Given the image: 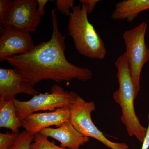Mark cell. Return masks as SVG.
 Masks as SVG:
<instances>
[{
  "label": "cell",
  "mask_w": 149,
  "mask_h": 149,
  "mask_svg": "<svg viewBox=\"0 0 149 149\" xmlns=\"http://www.w3.org/2000/svg\"><path fill=\"white\" fill-rule=\"evenodd\" d=\"M56 10L54 8L52 12L53 31L49 41L35 46L27 54L6 59L34 86L45 79L59 83L73 79L85 82L92 77L90 70L74 65L66 59L65 36L59 29Z\"/></svg>",
  "instance_id": "1"
},
{
  "label": "cell",
  "mask_w": 149,
  "mask_h": 149,
  "mask_svg": "<svg viewBox=\"0 0 149 149\" xmlns=\"http://www.w3.org/2000/svg\"><path fill=\"white\" fill-rule=\"evenodd\" d=\"M114 65L117 69L119 87L113 96L115 102L121 108L120 120L125 125L128 135L135 136L143 143L147 128L141 125L135 111L134 100L138 95L130 75L125 53L118 58Z\"/></svg>",
  "instance_id": "2"
},
{
  "label": "cell",
  "mask_w": 149,
  "mask_h": 149,
  "mask_svg": "<svg viewBox=\"0 0 149 149\" xmlns=\"http://www.w3.org/2000/svg\"><path fill=\"white\" fill-rule=\"evenodd\" d=\"M78 95L73 91H65L58 85L51 88L50 93H39L27 101L14 100L16 113L22 121L27 116L37 111H54L58 109L70 106Z\"/></svg>",
  "instance_id": "4"
},
{
  "label": "cell",
  "mask_w": 149,
  "mask_h": 149,
  "mask_svg": "<svg viewBox=\"0 0 149 149\" xmlns=\"http://www.w3.org/2000/svg\"><path fill=\"white\" fill-rule=\"evenodd\" d=\"M147 28V23L143 22L125 31L123 35L126 46L125 53L130 75L138 95L141 88V71L149 60V49L145 42Z\"/></svg>",
  "instance_id": "5"
},
{
  "label": "cell",
  "mask_w": 149,
  "mask_h": 149,
  "mask_svg": "<svg viewBox=\"0 0 149 149\" xmlns=\"http://www.w3.org/2000/svg\"><path fill=\"white\" fill-rule=\"evenodd\" d=\"M19 133H0V149H12Z\"/></svg>",
  "instance_id": "16"
},
{
  "label": "cell",
  "mask_w": 149,
  "mask_h": 149,
  "mask_svg": "<svg viewBox=\"0 0 149 149\" xmlns=\"http://www.w3.org/2000/svg\"><path fill=\"white\" fill-rule=\"evenodd\" d=\"M74 0H57V9L63 14L69 16L70 9H72L74 7Z\"/></svg>",
  "instance_id": "17"
},
{
  "label": "cell",
  "mask_w": 149,
  "mask_h": 149,
  "mask_svg": "<svg viewBox=\"0 0 149 149\" xmlns=\"http://www.w3.org/2000/svg\"><path fill=\"white\" fill-rule=\"evenodd\" d=\"M37 10L38 12L41 17L44 16L45 14V7L47 3L49 1L48 0H37Z\"/></svg>",
  "instance_id": "20"
},
{
  "label": "cell",
  "mask_w": 149,
  "mask_h": 149,
  "mask_svg": "<svg viewBox=\"0 0 149 149\" xmlns=\"http://www.w3.org/2000/svg\"><path fill=\"white\" fill-rule=\"evenodd\" d=\"M12 2L10 0H1L0 1V23L1 24L2 22L4 17Z\"/></svg>",
  "instance_id": "18"
},
{
  "label": "cell",
  "mask_w": 149,
  "mask_h": 149,
  "mask_svg": "<svg viewBox=\"0 0 149 149\" xmlns=\"http://www.w3.org/2000/svg\"><path fill=\"white\" fill-rule=\"evenodd\" d=\"M70 106L58 109L54 111L43 113H33L22 121L25 130L35 135L45 128L55 125L59 127L66 122H70Z\"/></svg>",
  "instance_id": "10"
},
{
  "label": "cell",
  "mask_w": 149,
  "mask_h": 149,
  "mask_svg": "<svg viewBox=\"0 0 149 149\" xmlns=\"http://www.w3.org/2000/svg\"><path fill=\"white\" fill-rule=\"evenodd\" d=\"M1 62L13 56L27 54L35 47L29 33L3 28H1Z\"/></svg>",
  "instance_id": "9"
},
{
  "label": "cell",
  "mask_w": 149,
  "mask_h": 149,
  "mask_svg": "<svg viewBox=\"0 0 149 149\" xmlns=\"http://www.w3.org/2000/svg\"><path fill=\"white\" fill-rule=\"evenodd\" d=\"M34 87L15 68L0 69V99L14 101L20 93L36 95L39 93Z\"/></svg>",
  "instance_id": "8"
},
{
  "label": "cell",
  "mask_w": 149,
  "mask_h": 149,
  "mask_svg": "<svg viewBox=\"0 0 149 149\" xmlns=\"http://www.w3.org/2000/svg\"><path fill=\"white\" fill-rule=\"evenodd\" d=\"M37 0L13 1L6 13L1 27L19 32H35L41 21L37 10Z\"/></svg>",
  "instance_id": "7"
},
{
  "label": "cell",
  "mask_w": 149,
  "mask_h": 149,
  "mask_svg": "<svg viewBox=\"0 0 149 149\" xmlns=\"http://www.w3.org/2000/svg\"><path fill=\"white\" fill-rule=\"evenodd\" d=\"M96 109L93 101L86 102L78 95L70 106V122L81 134L89 138H93L101 142L111 149H128L124 143H114L109 141L94 124L91 114Z\"/></svg>",
  "instance_id": "6"
},
{
  "label": "cell",
  "mask_w": 149,
  "mask_h": 149,
  "mask_svg": "<svg viewBox=\"0 0 149 149\" xmlns=\"http://www.w3.org/2000/svg\"><path fill=\"white\" fill-rule=\"evenodd\" d=\"M40 133L55 139L60 143V146L68 149H79L90 141V138L78 132L70 122L64 123L57 128H45Z\"/></svg>",
  "instance_id": "11"
},
{
  "label": "cell",
  "mask_w": 149,
  "mask_h": 149,
  "mask_svg": "<svg viewBox=\"0 0 149 149\" xmlns=\"http://www.w3.org/2000/svg\"><path fill=\"white\" fill-rule=\"evenodd\" d=\"M35 135L26 130L19 133L12 149H30V145L35 139Z\"/></svg>",
  "instance_id": "15"
},
{
  "label": "cell",
  "mask_w": 149,
  "mask_h": 149,
  "mask_svg": "<svg viewBox=\"0 0 149 149\" xmlns=\"http://www.w3.org/2000/svg\"><path fill=\"white\" fill-rule=\"evenodd\" d=\"M48 138L40 133L35 134L34 142L30 145V149H68L57 146Z\"/></svg>",
  "instance_id": "14"
},
{
  "label": "cell",
  "mask_w": 149,
  "mask_h": 149,
  "mask_svg": "<svg viewBox=\"0 0 149 149\" xmlns=\"http://www.w3.org/2000/svg\"><path fill=\"white\" fill-rule=\"evenodd\" d=\"M22 120L17 114L14 102L0 99V128L10 129L13 133H19Z\"/></svg>",
  "instance_id": "13"
},
{
  "label": "cell",
  "mask_w": 149,
  "mask_h": 149,
  "mask_svg": "<svg viewBox=\"0 0 149 149\" xmlns=\"http://www.w3.org/2000/svg\"><path fill=\"white\" fill-rule=\"evenodd\" d=\"M88 11L85 4L74 6L68 19V34L81 55L101 60L106 56V49L103 40L89 21Z\"/></svg>",
  "instance_id": "3"
},
{
  "label": "cell",
  "mask_w": 149,
  "mask_h": 149,
  "mask_svg": "<svg viewBox=\"0 0 149 149\" xmlns=\"http://www.w3.org/2000/svg\"><path fill=\"white\" fill-rule=\"evenodd\" d=\"M100 1L99 0H80V4H85L88 9V13H91L95 8L96 5Z\"/></svg>",
  "instance_id": "19"
},
{
  "label": "cell",
  "mask_w": 149,
  "mask_h": 149,
  "mask_svg": "<svg viewBox=\"0 0 149 149\" xmlns=\"http://www.w3.org/2000/svg\"><path fill=\"white\" fill-rule=\"evenodd\" d=\"M148 119V127L147 128L146 136L143 141L141 149H149V113L147 115Z\"/></svg>",
  "instance_id": "21"
},
{
  "label": "cell",
  "mask_w": 149,
  "mask_h": 149,
  "mask_svg": "<svg viewBox=\"0 0 149 149\" xmlns=\"http://www.w3.org/2000/svg\"><path fill=\"white\" fill-rule=\"evenodd\" d=\"M149 9V0H124L116 4L111 17L132 22L141 13Z\"/></svg>",
  "instance_id": "12"
}]
</instances>
